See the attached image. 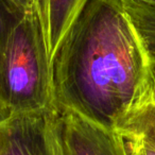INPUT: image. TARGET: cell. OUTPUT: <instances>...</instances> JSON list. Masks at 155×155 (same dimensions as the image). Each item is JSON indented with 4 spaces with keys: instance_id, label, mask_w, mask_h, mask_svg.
I'll use <instances>...</instances> for the list:
<instances>
[{
    "instance_id": "6da1fadb",
    "label": "cell",
    "mask_w": 155,
    "mask_h": 155,
    "mask_svg": "<svg viewBox=\"0 0 155 155\" xmlns=\"http://www.w3.org/2000/svg\"><path fill=\"white\" fill-rule=\"evenodd\" d=\"M152 61L120 0H89L51 62L54 106L115 131L152 99Z\"/></svg>"
},
{
    "instance_id": "5b68a950",
    "label": "cell",
    "mask_w": 155,
    "mask_h": 155,
    "mask_svg": "<svg viewBox=\"0 0 155 155\" xmlns=\"http://www.w3.org/2000/svg\"><path fill=\"white\" fill-rule=\"evenodd\" d=\"M89 0H38L48 58L52 62L63 39Z\"/></svg>"
},
{
    "instance_id": "7c38bea8",
    "label": "cell",
    "mask_w": 155,
    "mask_h": 155,
    "mask_svg": "<svg viewBox=\"0 0 155 155\" xmlns=\"http://www.w3.org/2000/svg\"><path fill=\"white\" fill-rule=\"evenodd\" d=\"M152 73H153V97H152V100L155 102V60L152 61Z\"/></svg>"
},
{
    "instance_id": "30bf717a",
    "label": "cell",
    "mask_w": 155,
    "mask_h": 155,
    "mask_svg": "<svg viewBox=\"0 0 155 155\" xmlns=\"http://www.w3.org/2000/svg\"><path fill=\"white\" fill-rule=\"evenodd\" d=\"M9 1L21 12H28L38 8V0H9Z\"/></svg>"
},
{
    "instance_id": "ba28073f",
    "label": "cell",
    "mask_w": 155,
    "mask_h": 155,
    "mask_svg": "<svg viewBox=\"0 0 155 155\" xmlns=\"http://www.w3.org/2000/svg\"><path fill=\"white\" fill-rule=\"evenodd\" d=\"M24 13L14 7L9 0H0V48L9 31Z\"/></svg>"
},
{
    "instance_id": "277c9868",
    "label": "cell",
    "mask_w": 155,
    "mask_h": 155,
    "mask_svg": "<svg viewBox=\"0 0 155 155\" xmlns=\"http://www.w3.org/2000/svg\"><path fill=\"white\" fill-rule=\"evenodd\" d=\"M51 110L11 115L1 121L0 155H55Z\"/></svg>"
},
{
    "instance_id": "3957f363",
    "label": "cell",
    "mask_w": 155,
    "mask_h": 155,
    "mask_svg": "<svg viewBox=\"0 0 155 155\" xmlns=\"http://www.w3.org/2000/svg\"><path fill=\"white\" fill-rule=\"evenodd\" d=\"M51 129L55 155H127L123 137L70 110L54 106Z\"/></svg>"
},
{
    "instance_id": "52a82bcc",
    "label": "cell",
    "mask_w": 155,
    "mask_h": 155,
    "mask_svg": "<svg viewBox=\"0 0 155 155\" xmlns=\"http://www.w3.org/2000/svg\"><path fill=\"white\" fill-rule=\"evenodd\" d=\"M141 36L151 58L155 60V7L137 0H120Z\"/></svg>"
},
{
    "instance_id": "9c48e42d",
    "label": "cell",
    "mask_w": 155,
    "mask_h": 155,
    "mask_svg": "<svg viewBox=\"0 0 155 155\" xmlns=\"http://www.w3.org/2000/svg\"><path fill=\"white\" fill-rule=\"evenodd\" d=\"M127 155H155V149L136 137L122 136Z\"/></svg>"
},
{
    "instance_id": "7a4b0ae2",
    "label": "cell",
    "mask_w": 155,
    "mask_h": 155,
    "mask_svg": "<svg viewBox=\"0 0 155 155\" xmlns=\"http://www.w3.org/2000/svg\"><path fill=\"white\" fill-rule=\"evenodd\" d=\"M0 104L10 115L54 107L51 62L38 8L20 16L0 48Z\"/></svg>"
},
{
    "instance_id": "4fadbf2b",
    "label": "cell",
    "mask_w": 155,
    "mask_h": 155,
    "mask_svg": "<svg viewBox=\"0 0 155 155\" xmlns=\"http://www.w3.org/2000/svg\"><path fill=\"white\" fill-rule=\"evenodd\" d=\"M137 1H140V2H143V3H146V5L155 7V0H137Z\"/></svg>"
},
{
    "instance_id": "8992f818",
    "label": "cell",
    "mask_w": 155,
    "mask_h": 155,
    "mask_svg": "<svg viewBox=\"0 0 155 155\" xmlns=\"http://www.w3.org/2000/svg\"><path fill=\"white\" fill-rule=\"evenodd\" d=\"M115 131L121 136L139 138L155 149V102L151 99L132 110Z\"/></svg>"
},
{
    "instance_id": "8fae6325",
    "label": "cell",
    "mask_w": 155,
    "mask_h": 155,
    "mask_svg": "<svg viewBox=\"0 0 155 155\" xmlns=\"http://www.w3.org/2000/svg\"><path fill=\"white\" fill-rule=\"evenodd\" d=\"M10 116H11V115L9 114V112L5 110V108H3V106L0 104V122L3 121V120H5L7 118H9Z\"/></svg>"
}]
</instances>
